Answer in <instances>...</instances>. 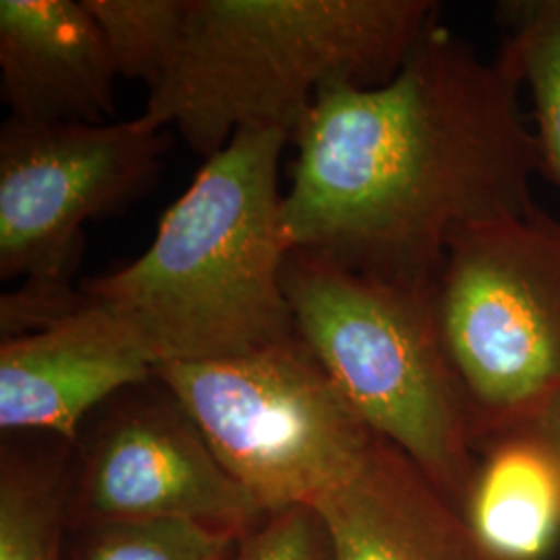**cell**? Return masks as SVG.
Listing matches in <instances>:
<instances>
[{"label": "cell", "mask_w": 560, "mask_h": 560, "mask_svg": "<svg viewBox=\"0 0 560 560\" xmlns=\"http://www.w3.org/2000/svg\"><path fill=\"white\" fill-rule=\"evenodd\" d=\"M521 88L511 55L481 59L439 20L393 80L320 88L291 140L289 247L430 295L455 237L536 206Z\"/></svg>", "instance_id": "6da1fadb"}, {"label": "cell", "mask_w": 560, "mask_h": 560, "mask_svg": "<svg viewBox=\"0 0 560 560\" xmlns=\"http://www.w3.org/2000/svg\"><path fill=\"white\" fill-rule=\"evenodd\" d=\"M291 133L241 129L162 214L138 260L81 293L164 363L245 358L298 337L282 287L291 252L279 164Z\"/></svg>", "instance_id": "7a4b0ae2"}, {"label": "cell", "mask_w": 560, "mask_h": 560, "mask_svg": "<svg viewBox=\"0 0 560 560\" xmlns=\"http://www.w3.org/2000/svg\"><path fill=\"white\" fill-rule=\"evenodd\" d=\"M432 0H189L179 50L138 119L206 161L241 129H300L320 88L393 80L439 20Z\"/></svg>", "instance_id": "3957f363"}, {"label": "cell", "mask_w": 560, "mask_h": 560, "mask_svg": "<svg viewBox=\"0 0 560 560\" xmlns=\"http://www.w3.org/2000/svg\"><path fill=\"white\" fill-rule=\"evenodd\" d=\"M282 287L300 339L345 399L463 511L480 455L432 293L301 249L289 252Z\"/></svg>", "instance_id": "277c9868"}, {"label": "cell", "mask_w": 560, "mask_h": 560, "mask_svg": "<svg viewBox=\"0 0 560 560\" xmlns=\"http://www.w3.org/2000/svg\"><path fill=\"white\" fill-rule=\"evenodd\" d=\"M432 310L480 455L560 397V221L534 206L455 237Z\"/></svg>", "instance_id": "5b68a950"}, {"label": "cell", "mask_w": 560, "mask_h": 560, "mask_svg": "<svg viewBox=\"0 0 560 560\" xmlns=\"http://www.w3.org/2000/svg\"><path fill=\"white\" fill-rule=\"evenodd\" d=\"M166 129L122 122H23L0 127L2 339L40 330L85 301L73 277L83 226L127 210L161 177Z\"/></svg>", "instance_id": "8992f818"}, {"label": "cell", "mask_w": 560, "mask_h": 560, "mask_svg": "<svg viewBox=\"0 0 560 560\" xmlns=\"http://www.w3.org/2000/svg\"><path fill=\"white\" fill-rule=\"evenodd\" d=\"M154 376L266 515L314 509L353 480L386 441L300 335L237 360L164 363Z\"/></svg>", "instance_id": "52a82bcc"}, {"label": "cell", "mask_w": 560, "mask_h": 560, "mask_svg": "<svg viewBox=\"0 0 560 560\" xmlns=\"http://www.w3.org/2000/svg\"><path fill=\"white\" fill-rule=\"evenodd\" d=\"M78 453L75 494L88 521H198L247 534L270 517L156 376L98 407Z\"/></svg>", "instance_id": "ba28073f"}, {"label": "cell", "mask_w": 560, "mask_h": 560, "mask_svg": "<svg viewBox=\"0 0 560 560\" xmlns=\"http://www.w3.org/2000/svg\"><path fill=\"white\" fill-rule=\"evenodd\" d=\"M154 372L156 361L136 332L85 298L40 330L0 342V430L78 444L98 407Z\"/></svg>", "instance_id": "9c48e42d"}, {"label": "cell", "mask_w": 560, "mask_h": 560, "mask_svg": "<svg viewBox=\"0 0 560 560\" xmlns=\"http://www.w3.org/2000/svg\"><path fill=\"white\" fill-rule=\"evenodd\" d=\"M119 78L83 0H0V98L23 122H108Z\"/></svg>", "instance_id": "30bf717a"}, {"label": "cell", "mask_w": 560, "mask_h": 560, "mask_svg": "<svg viewBox=\"0 0 560 560\" xmlns=\"http://www.w3.org/2000/svg\"><path fill=\"white\" fill-rule=\"evenodd\" d=\"M314 511L332 560H506L390 441Z\"/></svg>", "instance_id": "8fae6325"}, {"label": "cell", "mask_w": 560, "mask_h": 560, "mask_svg": "<svg viewBox=\"0 0 560 560\" xmlns=\"http://www.w3.org/2000/svg\"><path fill=\"white\" fill-rule=\"evenodd\" d=\"M463 515L502 559H546L560 538L559 465L523 432L488 444Z\"/></svg>", "instance_id": "7c38bea8"}, {"label": "cell", "mask_w": 560, "mask_h": 560, "mask_svg": "<svg viewBox=\"0 0 560 560\" xmlns=\"http://www.w3.org/2000/svg\"><path fill=\"white\" fill-rule=\"evenodd\" d=\"M7 436V434H4ZM78 444L50 434H9L0 453V560H62L60 534Z\"/></svg>", "instance_id": "4fadbf2b"}, {"label": "cell", "mask_w": 560, "mask_h": 560, "mask_svg": "<svg viewBox=\"0 0 560 560\" xmlns=\"http://www.w3.org/2000/svg\"><path fill=\"white\" fill-rule=\"evenodd\" d=\"M494 18L534 101L540 173L560 191V0H502Z\"/></svg>", "instance_id": "5bb4252c"}, {"label": "cell", "mask_w": 560, "mask_h": 560, "mask_svg": "<svg viewBox=\"0 0 560 560\" xmlns=\"http://www.w3.org/2000/svg\"><path fill=\"white\" fill-rule=\"evenodd\" d=\"M101 25L119 78L148 92L168 73L179 50L189 0H83Z\"/></svg>", "instance_id": "9a60e30c"}, {"label": "cell", "mask_w": 560, "mask_h": 560, "mask_svg": "<svg viewBox=\"0 0 560 560\" xmlns=\"http://www.w3.org/2000/svg\"><path fill=\"white\" fill-rule=\"evenodd\" d=\"M243 536L198 521H88L71 560H229Z\"/></svg>", "instance_id": "2e32d148"}, {"label": "cell", "mask_w": 560, "mask_h": 560, "mask_svg": "<svg viewBox=\"0 0 560 560\" xmlns=\"http://www.w3.org/2000/svg\"><path fill=\"white\" fill-rule=\"evenodd\" d=\"M229 560H332L320 517L310 506L289 509L247 532Z\"/></svg>", "instance_id": "e0dca14e"}, {"label": "cell", "mask_w": 560, "mask_h": 560, "mask_svg": "<svg viewBox=\"0 0 560 560\" xmlns=\"http://www.w3.org/2000/svg\"><path fill=\"white\" fill-rule=\"evenodd\" d=\"M520 432L532 436L555 459L560 469V397L552 400L541 413Z\"/></svg>", "instance_id": "ac0fdd59"}]
</instances>
